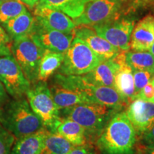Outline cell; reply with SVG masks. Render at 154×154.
Masks as SVG:
<instances>
[{
	"label": "cell",
	"instance_id": "35",
	"mask_svg": "<svg viewBox=\"0 0 154 154\" xmlns=\"http://www.w3.org/2000/svg\"><path fill=\"white\" fill-rule=\"evenodd\" d=\"M144 154H154V149H143Z\"/></svg>",
	"mask_w": 154,
	"mask_h": 154
},
{
	"label": "cell",
	"instance_id": "37",
	"mask_svg": "<svg viewBox=\"0 0 154 154\" xmlns=\"http://www.w3.org/2000/svg\"><path fill=\"white\" fill-rule=\"evenodd\" d=\"M151 82H152V84H153V87H154V77L153 79H152V80H151ZM152 102H153L154 103V96H153V100H152Z\"/></svg>",
	"mask_w": 154,
	"mask_h": 154
},
{
	"label": "cell",
	"instance_id": "27",
	"mask_svg": "<svg viewBox=\"0 0 154 154\" xmlns=\"http://www.w3.org/2000/svg\"><path fill=\"white\" fill-rule=\"evenodd\" d=\"M15 137L0 124V154H10Z\"/></svg>",
	"mask_w": 154,
	"mask_h": 154
},
{
	"label": "cell",
	"instance_id": "34",
	"mask_svg": "<svg viewBox=\"0 0 154 154\" xmlns=\"http://www.w3.org/2000/svg\"><path fill=\"white\" fill-rule=\"evenodd\" d=\"M20 2L24 4L29 9L33 10L35 8L36 6L39 3L40 0H20Z\"/></svg>",
	"mask_w": 154,
	"mask_h": 154
},
{
	"label": "cell",
	"instance_id": "12",
	"mask_svg": "<svg viewBox=\"0 0 154 154\" xmlns=\"http://www.w3.org/2000/svg\"><path fill=\"white\" fill-rule=\"evenodd\" d=\"M36 22L43 27L66 34L74 32L76 24L74 20L62 11L38 3L34 9Z\"/></svg>",
	"mask_w": 154,
	"mask_h": 154
},
{
	"label": "cell",
	"instance_id": "26",
	"mask_svg": "<svg viewBox=\"0 0 154 154\" xmlns=\"http://www.w3.org/2000/svg\"><path fill=\"white\" fill-rule=\"evenodd\" d=\"M27 11L20 0H5L0 2V25Z\"/></svg>",
	"mask_w": 154,
	"mask_h": 154
},
{
	"label": "cell",
	"instance_id": "6",
	"mask_svg": "<svg viewBox=\"0 0 154 154\" xmlns=\"http://www.w3.org/2000/svg\"><path fill=\"white\" fill-rule=\"evenodd\" d=\"M31 109L39 118L44 128L49 132H55L60 121V113L50 91L47 82L33 84L26 94Z\"/></svg>",
	"mask_w": 154,
	"mask_h": 154
},
{
	"label": "cell",
	"instance_id": "23",
	"mask_svg": "<svg viewBox=\"0 0 154 154\" xmlns=\"http://www.w3.org/2000/svg\"><path fill=\"white\" fill-rule=\"evenodd\" d=\"M91 0H40L39 3L66 14L72 19L82 14Z\"/></svg>",
	"mask_w": 154,
	"mask_h": 154
},
{
	"label": "cell",
	"instance_id": "10",
	"mask_svg": "<svg viewBox=\"0 0 154 154\" xmlns=\"http://www.w3.org/2000/svg\"><path fill=\"white\" fill-rule=\"evenodd\" d=\"M135 24V19L125 17L90 26L113 47L121 51H127L130 50L131 36Z\"/></svg>",
	"mask_w": 154,
	"mask_h": 154
},
{
	"label": "cell",
	"instance_id": "2",
	"mask_svg": "<svg viewBox=\"0 0 154 154\" xmlns=\"http://www.w3.org/2000/svg\"><path fill=\"white\" fill-rule=\"evenodd\" d=\"M0 124L17 139L44 128L25 97L9 99L0 109Z\"/></svg>",
	"mask_w": 154,
	"mask_h": 154
},
{
	"label": "cell",
	"instance_id": "33",
	"mask_svg": "<svg viewBox=\"0 0 154 154\" xmlns=\"http://www.w3.org/2000/svg\"><path fill=\"white\" fill-rule=\"evenodd\" d=\"M9 100V94L6 91L5 86L0 82V109Z\"/></svg>",
	"mask_w": 154,
	"mask_h": 154
},
{
	"label": "cell",
	"instance_id": "8",
	"mask_svg": "<svg viewBox=\"0 0 154 154\" xmlns=\"http://www.w3.org/2000/svg\"><path fill=\"white\" fill-rule=\"evenodd\" d=\"M45 50L38 46L29 35L12 40L11 55L32 85L38 82V66Z\"/></svg>",
	"mask_w": 154,
	"mask_h": 154
},
{
	"label": "cell",
	"instance_id": "7",
	"mask_svg": "<svg viewBox=\"0 0 154 154\" xmlns=\"http://www.w3.org/2000/svg\"><path fill=\"white\" fill-rule=\"evenodd\" d=\"M103 61L82 39L75 36L70 47L64 53L59 73L74 76L84 75L91 72Z\"/></svg>",
	"mask_w": 154,
	"mask_h": 154
},
{
	"label": "cell",
	"instance_id": "21",
	"mask_svg": "<svg viewBox=\"0 0 154 154\" xmlns=\"http://www.w3.org/2000/svg\"><path fill=\"white\" fill-rule=\"evenodd\" d=\"M55 132L60 134L75 146L86 144L87 135L85 129L72 119L61 118Z\"/></svg>",
	"mask_w": 154,
	"mask_h": 154
},
{
	"label": "cell",
	"instance_id": "1",
	"mask_svg": "<svg viewBox=\"0 0 154 154\" xmlns=\"http://www.w3.org/2000/svg\"><path fill=\"white\" fill-rule=\"evenodd\" d=\"M137 137L126 111H119L111 116L96 145L100 154H135Z\"/></svg>",
	"mask_w": 154,
	"mask_h": 154
},
{
	"label": "cell",
	"instance_id": "19",
	"mask_svg": "<svg viewBox=\"0 0 154 154\" xmlns=\"http://www.w3.org/2000/svg\"><path fill=\"white\" fill-rule=\"evenodd\" d=\"M35 23L34 15L29 11H26L1 25L11 40H14L22 36L30 35L34 29Z\"/></svg>",
	"mask_w": 154,
	"mask_h": 154
},
{
	"label": "cell",
	"instance_id": "14",
	"mask_svg": "<svg viewBox=\"0 0 154 154\" xmlns=\"http://www.w3.org/2000/svg\"><path fill=\"white\" fill-rule=\"evenodd\" d=\"M75 36L82 39L92 51L103 61L112 59L120 52V50L98 35L90 26L80 25L74 29Z\"/></svg>",
	"mask_w": 154,
	"mask_h": 154
},
{
	"label": "cell",
	"instance_id": "36",
	"mask_svg": "<svg viewBox=\"0 0 154 154\" xmlns=\"http://www.w3.org/2000/svg\"><path fill=\"white\" fill-rule=\"evenodd\" d=\"M149 51L151 53L153 54L154 55V42H153V45L151 46V49H150V50H149Z\"/></svg>",
	"mask_w": 154,
	"mask_h": 154
},
{
	"label": "cell",
	"instance_id": "39",
	"mask_svg": "<svg viewBox=\"0 0 154 154\" xmlns=\"http://www.w3.org/2000/svg\"><path fill=\"white\" fill-rule=\"evenodd\" d=\"M2 1H5V0H0V2H2Z\"/></svg>",
	"mask_w": 154,
	"mask_h": 154
},
{
	"label": "cell",
	"instance_id": "38",
	"mask_svg": "<svg viewBox=\"0 0 154 154\" xmlns=\"http://www.w3.org/2000/svg\"><path fill=\"white\" fill-rule=\"evenodd\" d=\"M148 1H150V2H154V0H148Z\"/></svg>",
	"mask_w": 154,
	"mask_h": 154
},
{
	"label": "cell",
	"instance_id": "22",
	"mask_svg": "<svg viewBox=\"0 0 154 154\" xmlns=\"http://www.w3.org/2000/svg\"><path fill=\"white\" fill-rule=\"evenodd\" d=\"M64 57V54L45 50L39 63L38 81H47L60 68Z\"/></svg>",
	"mask_w": 154,
	"mask_h": 154
},
{
	"label": "cell",
	"instance_id": "4",
	"mask_svg": "<svg viewBox=\"0 0 154 154\" xmlns=\"http://www.w3.org/2000/svg\"><path fill=\"white\" fill-rule=\"evenodd\" d=\"M146 0H91L79 17L74 19L76 26L94 25L125 17Z\"/></svg>",
	"mask_w": 154,
	"mask_h": 154
},
{
	"label": "cell",
	"instance_id": "11",
	"mask_svg": "<svg viewBox=\"0 0 154 154\" xmlns=\"http://www.w3.org/2000/svg\"><path fill=\"white\" fill-rule=\"evenodd\" d=\"M29 36L38 46L44 50L64 54L70 47L75 34L74 32L66 34L49 29L43 27L36 22Z\"/></svg>",
	"mask_w": 154,
	"mask_h": 154
},
{
	"label": "cell",
	"instance_id": "17",
	"mask_svg": "<svg viewBox=\"0 0 154 154\" xmlns=\"http://www.w3.org/2000/svg\"><path fill=\"white\" fill-rule=\"evenodd\" d=\"M119 67L118 63L113 57L103 61L91 72L83 76L86 81L95 85L114 88V79Z\"/></svg>",
	"mask_w": 154,
	"mask_h": 154
},
{
	"label": "cell",
	"instance_id": "25",
	"mask_svg": "<svg viewBox=\"0 0 154 154\" xmlns=\"http://www.w3.org/2000/svg\"><path fill=\"white\" fill-rule=\"evenodd\" d=\"M126 61L134 70L146 71L154 75V55L149 51L128 50L125 53Z\"/></svg>",
	"mask_w": 154,
	"mask_h": 154
},
{
	"label": "cell",
	"instance_id": "30",
	"mask_svg": "<svg viewBox=\"0 0 154 154\" xmlns=\"http://www.w3.org/2000/svg\"><path fill=\"white\" fill-rule=\"evenodd\" d=\"M140 137V142L144 149H154V124Z\"/></svg>",
	"mask_w": 154,
	"mask_h": 154
},
{
	"label": "cell",
	"instance_id": "15",
	"mask_svg": "<svg viewBox=\"0 0 154 154\" xmlns=\"http://www.w3.org/2000/svg\"><path fill=\"white\" fill-rule=\"evenodd\" d=\"M125 53L120 51L113 57L119 66L114 79V88L129 104L136 98V91L133 70L126 62Z\"/></svg>",
	"mask_w": 154,
	"mask_h": 154
},
{
	"label": "cell",
	"instance_id": "16",
	"mask_svg": "<svg viewBox=\"0 0 154 154\" xmlns=\"http://www.w3.org/2000/svg\"><path fill=\"white\" fill-rule=\"evenodd\" d=\"M154 42V16L148 14L135 24L131 36V51H149Z\"/></svg>",
	"mask_w": 154,
	"mask_h": 154
},
{
	"label": "cell",
	"instance_id": "28",
	"mask_svg": "<svg viewBox=\"0 0 154 154\" xmlns=\"http://www.w3.org/2000/svg\"><path fill=\"white\" fill-rule=\"evenodd\" d=\"M133 70V74H134V86L135 91H136V96L140 90L145 86L146 84L152 80L154 77V75L151 73L146 71L140 70Z\"/></svg>",
	"mask_w": 154,
	"mask_h": 154
},
{
	"label": "cell",
	"instance_id": "20",
	"mask_svg": "<svg viewBox=\"0 0 154 154\" xmlns=\"http://www.w3.org/2000/svg\"><path fill=\"white\" fill-rule=\"evenodd\" d=\"M48 131L42 128L34 134L17 138L10 154H39Z\"/></svg>",
	"mask_w": 154,
	"mask_h": 154
},
{
	"label": "cell",
	"instance_id": "31",
	"mask_svg": "<svg viewBox=\"0 0 154 154\" xmlns=\"http://www.w3.org/2000/svg\"><path fill=\"white\" fill-rule=\"evenodd\" d=\"M154 96V87L151 81L149 84H147L144 87L142 88L138 93L136 94V98L145 100L148 101H152Z\"/></svg>",
	"mask_w": 154,
	"mask_h": 154
},
{
	"label": "cell",
	"instance_id": "24",
	"mask_svg": "<svg viewBox=\"0 0 154 154\" xmlns=\"http://www.w3.org/2000/svg\"><path fill=\"white\" fill-rule=\"evenodd\" d=\"M75 146L57 132H48L39 154H68Z\"/></svg>",
	"mask_w": 154,
	"mask_h": 154
},
{
	"label": "cell",
	"instance_id": "9",
	"mask_svg": "<svg viewBox=\"0 0 154 154\" xmlns=\"http://www.w3.org/2000/svg\"><path fill=\"white\" fill-rule=\"evenodd\" d=\"M0 82L13 99L24 97L32 86L11 54L0 56Z\"/></svg>",
	"mask_w": 154,
	"mask_h": 154
},
{
	"label": "cell",
	"instance_id": "29",
	"mask_svg": "<svg viewBox=\"0 0 154 154\" xmlns=\"http://www.w3.org/2000/svg\"><path fill=\"white\" fill-rule=\"evenodd\" d=\"M12 40L5 29L0 25V56L11 54V47Z\"/></svg>",
	"mask_w": 154,
	"mask_h": 154
},
{
	"label": "cell",
	"instance_id": "32",
	"mask_svg": "<svg viewBox=\"0 0 154 154\" xmlns=\"http://www.w3.org/2000/svg\"><path fill=\"white\" fill-rule=\"evenodd\" d=\"M68 154H95L94 149L86 145L74 146Z\"/></svg>",
	"mask_w": 154,
	"mask_h": 154
},
{
	"label": "cell",
	"instance_id": "3",
	"mask_svg": "<svg viewBox=\"0 0 154 154\" xmlns=\"http://www.w3.org/2000/svg\"><path fill=\"white\" fill-rule=\"evenodd\" d=\"M51 82L79 92L92 103H96L120 110L128 103L126 99L110 86H97L86 81L83 75H64L57 73Z\"/></svg>",
	"mask_w": 154,
	"mask_h": 154
},
{
	"label": "cell",
	"instance_id": "5",
	"mask_svg": "<svg viewBox=\"0 0 154 154\" xmlns=\"http://www.w3.org/2000/svg\"><path fill=\"white\" fill-rule=\"evenodd\" d=\"M119 110L96 103H84L59 110L61 118L72 119L80 124L86 135L97 137L101 134L111 116Z\"/></svg>",
	"mask_w": 154,
	"mask_h": 154
},
{
	"label": "cell",
	"instance_id": "13",
	"mask_svg": "<svg viewBox=\"0 0 154 154\" xmlns=\"http://www.w3.org/2000/svg\"><path fill=\"white\" fill-rule=\"evenodd\" d=\"M128 120L140 136L154 124V103L140 99H135L128 105L126 111Z\"/></svg>",
	"mask_w": 154,
	"mask_h": 154
},
{
	"label": "cell",
	"instance_id": "18",
	"mask_svg": "<svg viewBox=\"0 0 154 154\" xmlns=\"http://www.w3.org/2000/svg\"><path fill=\"white\" fill-rule=\"evenodd\" d=\"M49 87L54 101L59 110L79 103H92L79 92L61 84L51 82Z\"/></svg>",
	"mask_w": 154,
	"mask_h": 154
}]
</instances>
